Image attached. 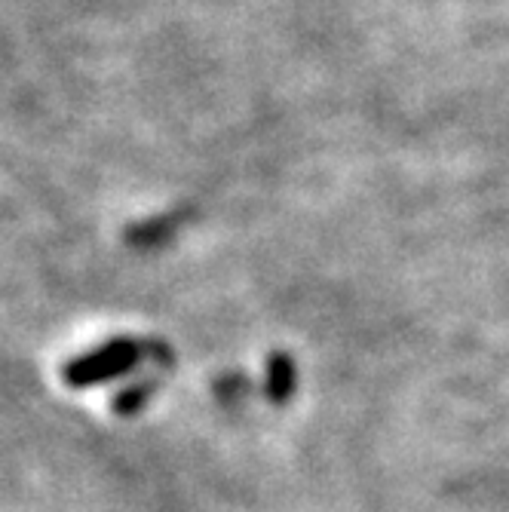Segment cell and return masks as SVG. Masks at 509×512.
Returning <instances> with one entry per match:
<instances>
[{"instance_id": "obj_1", "label": "cell", "mask_w": 509, "mask_h": 512, "mask_svg": "<svg viewBox=\"0 0 509 512\" xmlns=\"http://www.w3.org/2000/svg\"><path fill=\"white\" fill-rule=\"evenodd\" d=\"M138 356H142V347L132 338H111L99 347L74 356L65 365V381L71 387H96V384L117 381L126 371L135 368Z\"/></svg>"}, {"instance_id": "obj_2", "label": "cell", "mask_w": 509, "mask_h": 512, "mask_svg": "<svg viewBox=\"0 0 509 512\" xmlns=\"http://www.w3.org/2000/svg\"><path fill=\"white\" fill-rule=\"evenodd\" d=\"M295 387V365L289 362V356L276 353L267 365V393L273 399H286Z\"/></svg>"}]
</instances>
